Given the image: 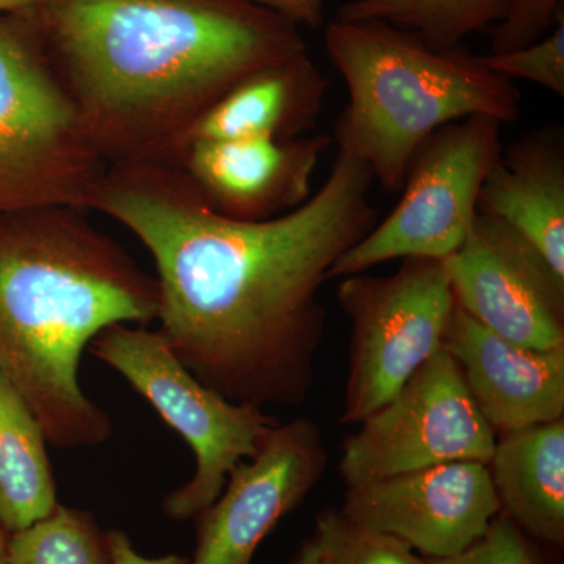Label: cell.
<instances>
[{
	"instance_id": "1",
	"label": "cell",
	"mask_w": 564,
	"mask_h": 564,
	"mask_svg": "<svg viewBox=\"0 0 564 564\" xmlns=\"http://www.w3.org/2000/svg\"><path fill=\"white\" fill-rule=\"evenodd\" d=\"M373 177L337 152L299 209L247 221L210 206L177 162L109 165L90 210L150 252L159 333L202 383L229 402L299 406L313 389L326 328L322 285L377 225Z\"/></svg>"
},
{
	"instance_id": "2",
	"label": "cell",
	"mask_w": 564,
	"mask_h": 564,
	"mask_svg": "<svg viewBox=\"0 0 564 564\" xmlns=\"http://www.w3.org/2000/svg\"><path fill=\"white\" fill-rule=\"evenodd\" d=\"M35 11L109 165L180 161L234 87L307 51L299 25L245 0H47Z\"/></svg>"
},
{
	"instance_id": "3",
	"label": "cell",
	"mask_w": 564,
	"mask_h": 564,
	"mask_svg": "<svg viewBox=\"0 0 564 564\" xmlns=\"http://www.w3.org/2000/svg\"><path fill=\"white\" fill-rule=\"evenodd\" d=\"M87 212L0 214V373L58 448L110 440L109 415L82 389V355L109 326L158 321L161 302L155 276Z\"/></svg>"
},
{
	"instance_id": "4",
	"label": "cell",
	"mask_w": 564,
	"mask_h": 564,
	"mask_svg": "<svg viewBox=\"0 0 564 564\" xmlns=\"http://www.w3.org/2000/svg\"><path fill=\"white\" fill-rule=\"evenodd\" d=\"M325 46L348 90L333 143L361 161L384 191H402L415 150L444 126L521 118L513 82L463 46L437 50L388 22L339 18L326 28Z\"/></svg>"
},
{
	"instance_id": "5",
	"label": "cell",
	"mask_w": 564,
	"mask_h": 564,
	"mask_svg": "<svg viewBox=\"0 0 564 564\" xmlns=\"http://www.w3.org/2000/svg\"><path fill=\"white\" fill-rule=\"evenodd\" d=\"M35 10L0 14V214L90 210L109 163L52 58Z\"/></svg>"
},
{
	"instance_id": "6",
	"label": "cell",
	"mask_w": 564,
	"mask_h": 564,
	"mask_svg": "<svg viewBox=\"0 0 564 564\" xmlns=\"http://www.w3.org/2000/svg\"><path fill=\"white\" fill-rule=\"evenodd\" d=\"M90 350L120 373L195 454L191 480L163 500V511L174 521L195 519L214 503L234 467L254 456L278 423L262 408L229 402L207 388L159 329L118 323L99 333Z\"/></svg>"
},
{
	"instance_id": "7",
	"label": "cell",
	"mask_w": 564,
	"mask_h": 564,
	"mask_svg": "<svg viewBox=\"0 0 564 564\" xmlns=\"http://www.w3.org/2000/svg\"><path fill=\"white\" fill-rule=\"evenodd\" d=\"M502 126L494 118H464L423 141L404 173L400 202L337 259L329 280L393 259L451 258L473 228L481 185L502 154Z\"/></svg>"
},
{
	"instance_id": "8",
	"label": "cell",
	"mask_w": 564,
	"mask_h": 564,
	"mask_svg": "<svg viewBox=\"0 0 564 564\" xmlns=\"http://www.w3.org/2000/svg\"><path fill=\"white\" fill-rule=\"evenodd\" d=\"M336 296L351 323L340 421L361 423L443 347L456 302L443 261L423 258L388 276H345Z\"/></svg>"
},
{
	"instance_id": "9",
	"label": "cell",
	"mask_w": 564,
	"mask_h": 564,
	"mask_svg": "<svg viewBox=\"0 0 564 564\" xmlns=\"http://www.w3.org/2000/svg\"><path fill=\"white\" fill-rule=\"evenodd\" d=\"M359 425L339 462L347 488L440 464H488L497 441L443 347Z\"/></svg>"
},
{
	"instance_id": "10",
	"label": "cell",
	"mask_w": 564,
	"mask_h": 564,
	"mask_svg": "<svg viewBox=\"0 0 564 564\" xmlns=\"http://www.w3.org/2000/svg\"><path fill=\"white\" fill-rule=\"evenodd\" d=\"M326 466L328 448L317 423L278 422L254 456L234 467L215 502L196 516L188 564H252L262 541L304 502Z\"/></svg>"
},
{
	"instance_id": "11",
	"label": "cell",
	"mask_w": 564,
	"mask_h": 564,
	"mask_svg": "<svg viewBox=\"0 0 564 564\" xmlns=\"http://www.w3.org/2000/svg\"><path fill=\"white\" fill-rule=\"evenodd\" d=\"M443 263L456 304L489 332L536 350L564 347V278L510 226L477 214Z\"/></svg>"
},
{
	"instance_id": "12",
	"label": "cell",
	"mask_w": 564,
	"mask_h": 564,
	"mask_svg": "<svg viewBox=\"0 0 564 564\" xmlns=\"http://www.w3.org/2000/svg\"><path fill=\"white\" fill-rule=\"evenodd\" d=\"M340 510L422 558L443 560L477 543L500 514V502L488 464L456 462L351 486Z\"/></svg>"
},
{
	"instance_id": "13",
	"label": "cell",
	"mask_w": 564,
	"mask_h": 564,
	"mask_svg": "<svg viewBox=\"0 0 564 564\" xmlns=\"http://www.w3.org/2000/svg\"><path fill=\"white\" fill-rule=\"evenodd\" d=\"M326 133L293 140L192 141L180 165L215 210L237 220L261 221L299 209L313 196Z\"/></svg>"
},
{
	"instance_id": "14",
	"label": "cell",
	"mask_w": 564,
	"mask_h": 564,
	"mask_svg": "<svg viewBox=\"0 0 564 564\" xmlns=\"http://www.w3.org/2000/svg\"><path fill=\"white\" fill-rule=\"evenodd\" d=\"M443 348L496 436L564 417V347L511 343L456 304Z\"/></svg>"
},
{
	"instance_id": "15",
	"label": "cell",
	"mask_w": 564,
	"mask_h": 564,
	"mask_svg": "<svg viewBox=\"0 0 564 564\" xmlns=\"http://www.w3.org/2000/svg\"><path fill=\"white\" fill-rule=\"evenodd\" d=\"M478 214L524 237L564 278V133L534 129L502 150L481 185Z\"/></svg>"
},
{
	"instance_id": "16",
	"label": "cell",
	"mask_w": 564,
	"mask_h": 564,
	"mask_svg": "<svg viewBox=\"0 0 564 564\" xmlns=\"http://www.w3.org/2000/svg\"><path fill=\"white\" fill-rule=\"evenodd\" d=\"M326 91L328 79L307 51L292 55L234 87L196 124L188 144L199 140H293L310 135L325 107Z\"/></svg>"
},
{
	"instance_id": "17",
	"label": "cell",
	"mask_w": 564,
	"mask_h": 564,
	"mask_svg": "<svg viewBox=\"0 0 564 564\" xmlns=\"http://www.w3.org/2000/svg\"><path fill=\"white\" fill-rule=\"evenodd\" d=\"M489 475L510 518L536 543L564 545V417L497 436Z\"/></svg>"
},
{
	"instance_id": "18",
	"label": "cell",
	"mask_w": 564,
	"mask_h": 564,
	"mask_svg": "<svg viewBox=\"0 0 564 564\" xmlns=\"http://www.w3.org/2000/svg\"><path fill=\"white\" fill-rule=\"evenodd\" d=\"M43 426L0 373V527L28 529L57 508V484Z\"/></svg>"
},
{
	"instance_id": "19",
	"label": "cell",
	"mask_w": 564,
	"mask_h": 564,
	"mask_svg": "<svg viewBox=\"0 0 564 564\" xmlns=\"http://www.w3.org/2000/svg\"><path fill=\"white\" fill-rule=\"evenodd\" d=\"M513 0H350L339 20H375L414 33L430 46L451 50L491 28Z\"/></svg>"
},
{
	"instance_id": "20",
	"label": "cell",
	"mask_w": 564,
	"mask_h": 564,
	"mask_svg": "<svg viewBox=\"0 0 564 564\" xmlns=\"http://www.w3.org/2000/svg\"><path fill=\"white\" fill-rule=\"evenodd\" d=\"M7 564H111L106 534L90 513L57 508L35 524L9 534Z\"/></svg>"
},
{
	"instance_id": "21",
	"label": "cell",
	"mask_w": 564,
	"mask_h": 564,
	"mask_svg": "<svg viewBox=\"0 0 564 564\" xmlns=\"http://www.w3.org/2000/svg\"><path fill=\"white\" fill-rule=\"evenodd\" d=\"M289 564H426L417 552L391 534L351 521L339 508L323 510L313 533Z\"/></svg>"
},
{
	"instance_id": "22",
	"label": "cell",
	"mask_w": 564,
	"mask_h": 564,
	"mask_svg": "<svg viewBox=\"0 0 564 564\" xmlns=\"http://www.w3.org/2000/svg\"><path fill=\"white\" fill-rule=\"evenodd\" d=\"M480 58L503 79L532 82L564 98V21L530 46L507 54H485Z\"/></svg>"
},
{
	"instance_id": "23",
	"label": "cell",
	"mask_w": 564,
	"mask_h": 564,
	"mask_svg": "<svg viewBox=\"0 0 564 564\" xmlns=\"http://www.w3.org/2000/svg\"><path fill=\"white\" fill-rule=\"evenodd\" d=\"M564 21V0H513L492 25L488 55L507 54L543 40Z\"/></svg>"
},
{
	"instance_id": "24",
	"label": "cell",
	"mask_w": 564,
	"mask_h": 564,
	"mask_svg": "<svg viewBox=\"0 0 564 564\" xmlns=\"http://www.w3.org/2000/svg\"><path fill=\"white\" fill-rule=\"evenodd\" d=\"M426 564H549L543 544L527 536L503 513L497 516L488 532L463 554L443 560H425Z\"/></svg>"
},
{
	"instance_id": "25",
	"label": "cell",
	"mask_w": 564,
	"mask_h": 564,
	"mask_svg": "<svg viewBox=\"0 0 564 564\" xmlns=\"http://www.w3.org/2000/svg\"><path fill=\"white\" fill-rule=\"evenodd\" d=\"M251 6L272 11L295 25L317 29L325 22V0H245Z\"/></svg>"
},
{
	"instance_id": "26",
	"label": "cell",
	"mask_w": 564,
	"mask_h": 564,
	"mask_svg": "<svg viewBox=\"0 0 564 564\" xmlns=\"http://www.w3.org/2000/svg\"><path fill=\"white\" fill-rule=\"evenodd\" d=\"M104 534H106L111 564H188L187 558L176 554L158 556V558L139 554L133 547L131 538L122 530L113 529Z\"/></svg>"
},
{
	"instance_id": "27",
	"label": "cell",
	"mask_w": 564,
	"mask_h": 564,
	"mask_svg": "<svg viewBox=\"0 0 564 564\" xmlns=\"http://www.w3.org/2000/svg\"><path fill=\"white\" fill-rule=\"evenodd\" d=\"M47 0H0V14L18 13V11L35 10Z\"/></svg>"
},
{
	"instance_id": "28",
	"label": "cell",
	"mask_w": 564,
	"mask_h": 564,
	"mask_svg": "<svg viewBox=\"0 0 564 564\" xmlns=\"http://www.w3.org/2000/svg\"><path fill=\"white\" fill-rule=\"evenodd\" d=\"M7 549H9V533L0 527V564H7Z\"/></svg>"
}]
</instances>
